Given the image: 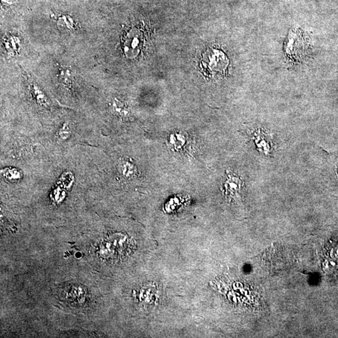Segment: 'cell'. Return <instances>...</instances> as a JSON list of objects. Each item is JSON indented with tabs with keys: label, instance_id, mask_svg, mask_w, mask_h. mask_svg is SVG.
Here are the masks:
<instances>
[{
	"label": "cell",
	"instance_id": "4",
	"mask_svg": "<svg viewBox=\"0 0 338 338\" xmlns=\"http://www.w3.org/2000/svg\"><path fill=\"white\" fill-rule=\"evenodd\" d=\"M59 135H60L62 139H66V138L68 137L69 135H70L68 127H66V125L64 126L62 128V130L59 132Z\"/></svg>",
	"mask_w": 338,
	"mask_h": 338
},
{
	"label": "cell",
	"instance_id": "1",
	"mask_svg": "<svg viewBox=\"0 0 338 338\" xmlns=\"http://www.w3.org/2000/svg\"><path fill=\"white\" fill-rule=\"evenodd\" d=\"M31 89H32L33 97H35V99L38 103L42 105V106H49L50 104L49 99L47 98L44 93L42 91L41 89H39V87H37V85L32 83Z\"/></svg>",
	"mask_w": 338,
	"mask_h": 338
},
{
	"label": "cell",
	"instance_id": "3",
	"mask_svg": "<svg viewBox=\"0 0 338 338\" xmlns=\"http://www.w3.org/2000/svg\"><path fill=\"white\" fill-rule=\"evenodd\" d=\"M128 43H129V46H127V48H126V51H128V49H130V47L131 48L130 50H132L133 49H137V48H139L140 47V39L139 38V35H133L132 37V40H131L130 42H127ZM130 52V51H129Z\"/></svg>",
	"mask_w": 338,
	"mask_h": 338
},
{
	"label": "cell",
	"instance_id": "2",
	"mask_svg": "<svg viewBox=\"0 0 338 338\" xmlns=\"http://www.w3.org/2000/svg\"><path fill=\"white\" fill-rule=\"evenodd\" d=\"M59 82L62 83L66 87H70L72 82V74L68 69L62 68L59 71Z\"/></svg>",
	"mask_w": 338,
	"mask_h": 338
}]
</instances>
